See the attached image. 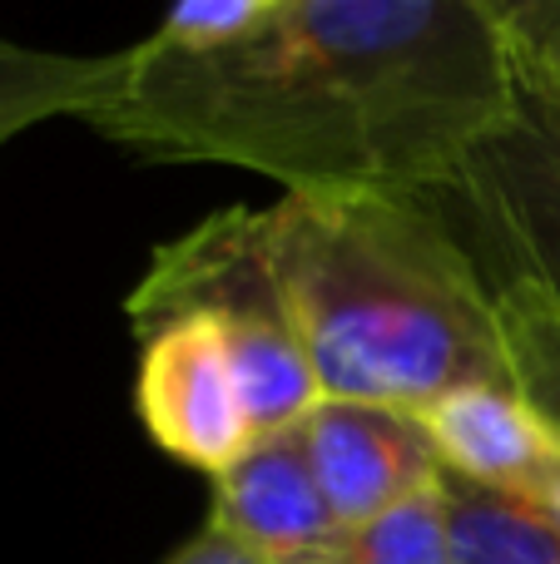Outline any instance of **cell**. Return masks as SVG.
<instances>
[{
    "label": "cell",
    "mask_w": 560,
    "mask_h": 564,
    "mask_svg": "<svg viewBox=\"0 0 560 564\" xmlns=\"http://www.w3.org/2000/svg\"><path fill=\"white\" fill-rule=\"evenodd\" d=\"M496 288L560 302V99L516 89V105L432 194Z\"/></svg>",
    "instance_id": "cell-4"
},
{
    "label": "cell",
    "mask_w": 560,
    "mask_h": 564,
    "mask_svg": "<svg viewBox=\"0 0 560 564\" xmlns=\"http://www.w3.org/2000/svg\"><path fill=\"white\" fill-rule=\"evenodd\" d=\"M273 6L278 0H169L164 20L154 25L149 40L174 45V50H208V45H224V40L244 35Z\"/></svg>",
    "instance_id": "cell-13"
},
{
    "label": "cell",
    "mask_w": 560,
    "mask_h": 564,
    "mask_svg": "<svg viewBox=\"0 0 560 564\" xmlns=\"http://www.w3.org/2000/svg\"><path fill=\"white\" fill-rule=\"evenodd\" d=\"M115 75L119 55H60L0 35V149L45 119H89Z\"/></svg>",
    "instance_id": "cell-9"
},
{
    "label": "cell",
    "mask_w": 560,
    "mask_h": 564,
    "mask_svg": "<svg viewBox=\"0 0 560 564\" xmlns=\"http://www.w3.org/2000/svg\"><path fill=\"white\" fill-rule=\"evenodd\" d=\"M125 317L134 337L174 317L218 322L254 436L298 431L323 401V381L298 341L283 288L268 263L263 208L208 214L184 238L154 248L149 273L125 297Z\"/></svg>",
    "instance_id": "cell-3"
},
{
    "label": "cell",
    "mask_w": 560,
    "mask_h": 564,
    "mask_svg": "<svg viewBox=\"0 0 560 564\" xmlns=\"http://www.w3.org/2000/svg\"><path fill=\"white\" fill-rule=\"evenodd\" d=\"M516 55L476 0H278L208 50H119L99 139L224 164L283 194L432 198L516 105Z\"/></svg>",
    "instance_id": "cell-1"
},
{
    "label": "cell",
    "mask_w": 560,
    "mask_h": 564,
    "mask_svg": "<svg viewBox=\"0 0 560 564\" xmlns=\"http://www.w3.org/2000/svg\"><path fill=\"white\" fill-rule=\"evenodd\" d=\"M323 564H452V525H446L442 480L363 525H343Z\"/></svg>",
    "instance_id": "cell-11"
},
{
    "label": "cell",
    "mask_w": 560,
    "mask_h": 564,
    "mask_svg": "<svg viewBox=\"0 0 560 564\" xmlns=\"http://www.w3.org/2000/svg\"><path fill=\"white\" fill-rule=\"evenodd\" d=\"M476 6H482V10H486V15H492V20H496V25H502V30H506V40H511V35H516V30H521V25H526V20H531V15H536V10H541V6H546V0H476Z\"/></svg>",
    "instance_id": "cell-16"
},
{
    "label": "cell",
    "mask_w": 560,
    "mask_h": 564,
    "mask_svg": "<svg viewBox=\"0 0 560 564\" xmlns=\"http://www.w3.org/2000/svg\"><path fill=\"white\" fill-rule=\"evenodd\" d=\"M134 406L149 441L204 476H224L258 441L228 341L208 317H174L139 337Z\"/></svg>",
    "instance_id": "cell-5"
},
{
    "label": "cell",
    "mask_w": 560,
    "mask_h": 564,
    "mask_svg": "<svg viewBox=\"0 0 560 564\" xmlns=\"http://www.w3.org/2000/svg\"><path fill=\"white\" fill-rule=\"evenodd\" d=\"M164 564H263L254 550H244L234 535H224L218 525H204L198 535H189Z\"/></svg>",
    "instance_id": "cell-15"
},
{
    "label": "cell",
    "mask_w": 560,
    "mask_h": 564,
    "mask_svg": "<svg viewBox=\"0 0 560 564\" xmlns=\"http://www.w3.org/2000/svg\"><path fill=\"white\" fill-rule=\"evenodd\" d=\"M541 506H546V510H551V520H556V525H560V480H556V486H551V496H546V500H541Z\"/></svg>",
    "instance_id": "cell-17"
},
{
    "label": "cell",
    "mask_w": 560,
    "mask_h": 564,
    "mask_svg": "<svg viewBox=\"0 0 560 564\" xmlns=\"http://www.w3.org/2000/svg\"><path fill=\"white\" fill-rule=\"evenodd\" d=\"M446 476L541 506L560 480V431L511 381H472L417 411Z\"/></svg>",
    "instance_id": "cell-8"
},
{
    "label": "cell",
    "mask_w": 560,
    "mask_h": 564,
    "mask_svg": "<svg viewBox=\"0 0 560 564\" xmlns=\"http://www.w3.org/2000/svg\"><path fill=\"white\" fill-rule=\"evenodd\" d=\"M511 55H516V79H521V89L560 99V0H546V6L516 30Z\"/></svg>",
    "instance_id": "cell-14"
},
{
    "label": "cell",
    "mask_w": 560,
    "mask_h": 564,
    "mask_svg": "<svg viewBox=\"0 0 560 564\" xmlns=\"http://www.w3.org/2000/svg\"><path fill=\"white\" fill-rule=\"evenodd\" d=\"M208 525L234 535L263 564H323L343 535L298 431L258 436L224 476H214Z\"/></svg>",
    "instance_id": "cell-7"
},
{
    "label": "cell",
    "mask_w": 560,
    "mask_h": 564,
    "mask_svg": "<svg viewBox=\"0 0 560 564\" xmlns=\"http://www.w3.org/2000/svg\"><path fill=\"white\" fill-rule=\"evenodd\" d=\"M298 436L343 525H363L442 480V460L422 416L402 406L323 397L313 416L298 426Z\"/></svg>",
    "instance_id": "cell-6"
},
{
    "label": "cell",
    "mask_w": 560,
    "mask_h": 564,
    "mask_svg": "<svg viewBox=\"0 0 560 564\" xmlns=\"http://www.w3.org/2000/svg\"><path fill=\"white\" fill-rule=\"evenodd\" d=\"M452 564H560V525L521 496L482 490L442 470Z\"/></svg>",
    "instance_id": "cell-10"
},
{
    "label": "cell",
    "mask_w": 560,
    "mask_h": 564,
    "mask_svg": "<svg viewBox=\"0 0 560 564\" xmlns=\"http://www.w3.org/2000/svg\"><path fill=\"white\" fill-rule=\"evenodd\" d=\"M511 387L560 431V302L531 288H496Z\"/></svg>",
    "instance_id": "cell-12"
},
{
    "label": "cell",
    "mask_w": 560,
    "mask_h": 564,
    "mask_svg": "<svg viewBox=\"0 0 560 564\" xmlns=\"http://www.w3.org/2000/svg\"><path fill=\"white\" fill-rule=\"evenodd\" d=\"M263 243L323 397L427 411L511 381L496 282L432 198L283 194Z\"/></svg>",
    "instance_id": "cell-2"
}]
</instances>
